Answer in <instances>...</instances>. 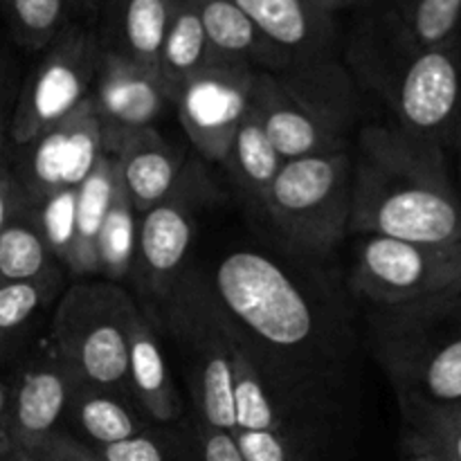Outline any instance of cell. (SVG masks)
Here are the masks:
<instances>
[{
    "mask_svg": "<svg viewBox=\"0 0 461 461\" xmlns=\"http://www.w3.org/2000/svg\"><path fill=\"white\" fill-rule=\"evenodd\" d=\"M349 232L417 243L461 241V196L439 144L401 126L358 133Z\"/></svg>",
    "mask_w": 461,
    "mask_h": 461,
    "instance_id": "cell-1",
    "label": "cell"
},
{
    "mask_svg": "<svg viewBox=\"0 0 461 461\" xmlns=\"http://www.w3.org/2000/svg\"><path fill=\"white\" fill-rule=\"evenodd\" d=\"M385 97L408 133L444 144L461 108V36L428 50L401 41L390 9L365 23L354 63Z\"/></svg>",
    "mask_w": 461,
    "mask_h": 461,
    "instance_id": "cell-2",
    "label": "cell"
},
{
    "mask_svg": "<svg viewBox=\"0 0 461 461\" xmlns=\"http://www.w3.org/2000/svg\"><path fill=\"white\" fill-rule=\"evenodd\" d=\"M252 106L284 160L342 153L356 122V86L331 57L300 61L257 72Z\"/></svg>",
    "mask_w": 461,
    "mask_h": 461,
    "instance_id": "cell-3",
    "label": "cell"
},
{
    "mask_svg": "<svg viewBox=\"0 0 461 461\" xmlns=\"http://www.w3.org/2000/svg\"><path fill=\"white\" fill-rule=\"evenodd\" d=\"M210 293L246 340H257L270 351L306 349L318 333L309 297L288 270L264 252H228L216 266Z\"/></svg>",
    "mask_w": 461,
    "mask_h": 461,
    "instance_id": "cell-4",
    "label": "cell"
},
{
    "mask_svg": "<svg viewBox=\"0 0 461 461\" xmlns=\"http://www.w3.org/2000/svg\"><path fill=\"white\" fill-rule=\"evenodd\" d=\"M138 311L115 282H79L52 318V354L84 385L129 394V327Z\"/></svg>",
    "mask_w": 461,
    "mask_h": 461,
    "instance_id": "cell-5",
    "label": "cell"
},
{
    "mask_svg": "<svg viewBox=\"0 0 461 461\" xmlns=\"http://www.w3.org/2000/svg\"><path fill=\"white\" fill-rule=\"evenodd\" d=\"M351 183L349 151L284 160L259 210L288 246L327 255L349 232Z\"/></svg>",
    "mask_w": 461,
    "mask_h": 461,
    "instance_id": "cell-6",
    "label": "cell"
},
{
    "mask_svg": "<svg viewBox=\"0 0 461 461\" xmlns=\"http://www.w3.org/2000/svg\"><path fill=\"white\" fill-rule=\"evenodd\" d=\"M381 356L401 403L446 408L461 401V297L394 309L381 331Z\"/></svg>",
    "mask_w": 461,
    "mask_h": 461,
    "instance_id": "cell-7",
    "label": "cell"
},
{
    "mask_svg": "<svg viewBox=\"0 0 461 461\" xmlns=\"http://www.w3.org/2000/svg\"><path fill=\"white\" fill-rule=\"evenodd\" d=\"M351 288L387 311L459 300L461 241L365 237L351 266Z\"/></svg>",
    "mask_w": 461,
    "mask_h": 461,
    "instance_id": "cell-8",
    "label": "cell"
},
{
    "mask_svg": "<svg viewBox=\"0 0 461 461\" xmlns=\"http://www.w3.org/2000/svg\"><path fill=\"white\" fill-rule=\"evenodd\" d=\"M102 50L97 30L81 23H68L41 50L9 120V138L16 147L30 144L90 97Z\"/></svg>",
    "mask_w": 461,
    "mask_h": 461,
    "instance_id": "cell-9",
    "label": "cell"
},
{
    "mask_svg": "<svg viewBox=\"0 0 461 461\" xmlns=\"http://www.w3.org/2000/svg\"><path fill=\"white\" fill-rule=\"evenodd\" d=\"M171 322L192 358V392L198 426L234 432L232 329L210 286L187 282L171 293Z\"/></svg>",
    "mask_w": 461,
    "mask_h": 461,
    "instance_id": "cell-10",
    "label": "cell"
},
{
    "mask_svg": "<svg viewBox=\"0 0 461 461\" xmlns=\"http://www.w3.org/2000/svg\"><path fill=\"white\" fill-rule=\"evenodd\" d=\"M257 72L216 54L176 90L171 104L203 160L223 165L239 124L252 108Z\"/></svg>",
    "mask_w": 461,
    "mask_h": 461,
    "instance_id": "cell-11",
    "label": "cell"
},
{
    "mask_svg": "<svg viewBox=\"0 0 461 461\" xmlns=\"http://www.w3.org/2000/svg\"><path fill=\"white\" fill-rule=\"evenodd\" d=\"M21 149L23 156L12 171L27 205H34L57 189L79 187L106 151L90 97L66 120Z\"/></svg>",
    "mask_w": 461,
    "mask_h": 461,
    "instance_id": "cell-12",
    "label": "cell"
},
{
    "mask_svg": "<svg viewBox=\"0 0 461 461\" xmlns=\"http://www.w3.org/2000/svg\"><path fill=\"white\" fill-rule=\"evenodd\" d=\"M90 102L102 126L104 149L115 156L126 140L153 129L171 97L156 68L102 50Z\"/></svg>",
    "mask_w": 461,
    "mask_h": 461,
    "instance_id": "cell-13",
    "label": "cell"
},
{
    "mask_svg": "<svg viewBox=\"0 0 461 461\" xmlns=\"http://www.w3.org/2000/svg\"><path fill=\"white\" fill-rule=\"evenodd\" d=\"M198 169H187L169 198L144 212L138 225L135 261L149 293L171 297L196 234V203L203 196Z\"/></svg>",
    "mask_w": 461,
    "mask_h": 461,
    "instance_id": "cell-14",
    "label": "cell"
},
{
    "mask_svg": "<svg viewBox=\"0 0 461 461\" xmlns=\"http://www.w3.org/2000/svg\"><path fill=\"white\" fill-rule=\"evenodd\" d=\"M77 387L79 381L75 374L52 351L48 358L23 369L21 376L12 383V399L0 444L25 450L50 432L59 430Z\"/></svg>",
    "mask_w": 461,
    "mask_h": 461,
    "instance_id": "cell-15",
    "label": "cell"
},
{
    "mask_svg": "<svg viewBox=\"0 0 461 461\" xmlns=\"http://www.w3.org/2000/svg\"><path fill=\"white\" fill-rule=\"evenodd\" d=\"M295 63L331 57L336 18L315 0H234Z\"/></svg>",
    "mask_w": 461,
    "mask_h": 461,
    "instance_id": "cell-16",
    "label": "cell"
},
{
    "mask_svg": "<svg viewBox=\"0 0 461 461\" xmlns=\"http://www.w3.org/2000/svg\"><path fill=\"white\" fill-rule=\"evenodd\" d=\"M115 160L122 187L138 214L169 198L185 174L183 156L158 133L156 126L126 140Z\"/></svg>",
    "mask_w": 461,
    "mask_h": 461,
    "instance_id": "cell-17",
    "label": "cell"
},
{
    "mask_svg": "<svg viewBox=\"0 0 461 461\" xmlns=\"http://www.w3.org/2000/svg\"><path fill=\"white\" fill-rule=\"evenodd\" d=\"M178 0H102V48L142 66L156 68L162 41Z\"/></svg>",
    "mask_w": 461,
    "mask_h": 461,
    "instance_id": "cell-18",
    "label": "cell"
},
{
    "mask_svg": "<svg viewBox=\"0 0 461 461\" xmlns=\"http://www.w3.org/2000/svg\"><path fill=\"white\" fill-rule=\"evenodd\" d=\"M216 54L261 72H282L293 59L279 50L234 0H189Z\"/></svg>",
    "mask_w": 461,
    "mask_h": 461,
    "instance_id": "cell-19",
    "label": "cell"
},
{
    "mask_svg": "<svg viewBox=\"0 0 461 461\" xmlns=\"http://www.w3.org/2000/svg\"><path fill=\"white\" fill-rule=\"evenodd\" d=\"M129 392L151 421L174 423L180 417V399L165 351L140 306L129 327Z\"/></svg>",
    "mask_w": 461,
    "mask_h": 461,
    "instance_id": "cell-20",
    "label": "cell"
},
{
    "mask_svg": "<svg viewBox=\"0 0 461 461\" xmlns=\"http://www.w3.org/2000/svg\"><path fill=\"white\" fill-rule=\"evenodd\" d=\"M66 417L77 428L79 439L93 448L117 444L149 430L147 417L135 412L122 392L102 390L84 383L77 387Z\"/></svg>",
    "mask_w": 461,
    "mask_h": 461,
    "instance_id": "cell-21",
    "label": "cell"
},
{
    "mask_svg": "<svg viewBox=\"0 0 461 461\" xmlns=\"http://www.w3.org/2000/svg\"><path fill=\"white\" fill-rule=\"evenodd\" d=\"M117 185V160L104 151L88 178L77 187L75 241L66 268L72 275H97V237Z\"/></svg>",
    "mask_w": 461,
    "mask_h": 461,
    "instance_id": "cell-22",
    "label": "cell"
},
{
    "mask_svg": "<svg viewBox=\"0 0 461 461\" xmlns=\"http://www.w3.org/2000/svg\"><path fill=\"white\" fill-rule=\"evenodd\" d=\"M228 320V318H225ZM232 329V403H234V432L286 430L275 408L270 385L259 367V360L252 354L246 338Z\"/></svg>",
    "mask_w": 461,
    "mask_h": 461,
    "instance_id": "cell-23",
    "label": "cell"
},
{
    "mask_svg": "<svg viewBox=\"0 0 461 461\" xmlns=\"http://www.w3.org/2000/svg\"><path fill=\"white\" fill-rule=\"evenodd\" d=\"M214 57L216 52L194 5L189 0H178L158 59V72L165 81L169 97L174 99L176 90Z\"/></svg>",
    "mask_w": 461,
    "mask_h": 461,
    "instance_id": "cell-24",
    "label": "cell"
},
{
    "mask_svg": "<svg viewBox=\"0 0 461 461\" xmlns=\"http://www.w3.org/2000/svg\"><path fill=\"white\" fill-rule=\"evenodd\" d=\"M223 165L230 169L239 189L252 203L259 205L268 185L273 183L277 171L282 169L284 158L279 156L277 149L270 142L268 133L264 129V122H261L255 106L250 108V113L239 124Z\"/></svg>",
    "mask_w": 461,
    "mask_h": 461,
    "instance_id": "cell-25",
    "label": "cell"
},
{
    "mask_svg": "<svg viewBox=\"0 0 461 461\" xmlns=\"http://www.w3.org/2000/svg\"><path fill=\"white\" fill-rule=\"evenodd\" d=\"M392 21L401 41L412 50H428L457 39L461 0H394Z\"/></svg>",
    "mask_w": 461,
    "mask_h": 461,
    "instance_id": "cell-26",
    "label": "cell"
},
{
    "mask_svg": "<svg viewBox=\"0 0 461 461\" xmlns=\"http://www.w3.org/2000/svg\"><path fill=\"white\" fill-rule=\"evenodd\" d=\"M138 252V212L126 196L117 176L115 194L97 237V273L108 282H122L131 275Z\"/></svg>",
    "mask_w": 461,
    "mask_h": 461,
    "instance_id": "cell-27",
    "label": "cell"
},
{
    "mask_svg": "<svg viewBox=\"0 0 461 461\" xmlns=\"http://www.w3.org/2000/svg\"><path fill=\"white\" fill-rule=\"evenodd\" d=\"M52 259L25 205L0 234V284L52 277Z\"/></svg>",
    "mask_w": 461,
    "mask_h": 461,
    "instance_id": "cell-28",
    "label": "cell"
},
{
    "mask_svg": "<svg viewBox=\"0 0 461 461\" xmlns=\"http://www.w3.org/2000/svg\"><path fill=\"white\" fill-rule=\"evenodd\" d=\"M57 288V275L34 282L0 284V358L21 340L32 327L36 315L52 300Z\"/></svg>",
    "mask_w": 461,
    "mask_h": 461,
    "instance_id": "cell-29",
    "label": "cell"
},
{
    "mask_svg": "<svg viewBox=\"0 0 461 461\" xmlns=\"http://www.w3.org/2000/svg\"><path fill=\"white\" fill-rule=\"evenodd\" d=\"M14 39L27 50H45L68 25V0H0Z\"/></svg>",
    "mask_w": 461,
    "mask_h": 461,
    "instance_id": "cell-30",
    "label": "cell"
},
{
    "mask_svg": "<svg viewBox=\"0 0 461 461\" xmlns=\"http://www.w3.org/2000/svg\"><path fill=\"white\" fill-rule=\"evenodd\" d=\"M412 428L414 453L435 455L441 461H461V414L435 405L403 403Z\"/></svg>",
    "mask_w": 461,
    "mask_h": 461,
    "instance_id": "cell-31",
    "label": "cell"
},
{
    "mask_svg": "<svg viewBox=\"0 0 461 461\" xmlns=\"http://www.w3.org/2000/svg\"><path fill=\"white\" fill-rule=\"evenodd\" d=\"M27 212L54 259L63 261L66 266L75 241L77 187L57 189L34 205H27Z\"/></svg>",
    "mask_w": 461,
    "mask_h": 461,
    "instance_id": "cell-32",
    "label": "cell"
},
{
    "mask_svg": "<svg viewBox=\"0 0 461 461\" xmlns=\"http://www.w3.org/2000/svg\"><path fill=\"white\" fill-rule=\"evenodd\" d=\"M95 450L102 455L104 461H196V444L189 453H185L169 435L151 428L124 441Z\"/></svg>",
    "mask_w": 461,
    "mask_h": 461,
    "instance_id": "cell-33",
    "label": "cell"
},
{
    "mask_svg": "<svg viewBox=\"0 0 461 461\" xmlns=\"http://www.w3.org/2000/svg\"><path fill=\"white\" fill-rule=\"evenodd\" d=\"M232 437L246 461H306V455L288 430H237Z\"/></svg>",
    "mask_w": 461,
    "mask_h": 461,
    "instance_id": "cell-34",
    "label": "cell"
},
{
    "mask_svg": "<svg viewBox=\"0 0 461 461\" xmlns=\"http://www.w3.org/2000/svg\"><path fill=\"white\" fill-rule=\"evenodd\" d=\"M25 453L41 461H104L93 446L61 428L25 448Z\"/></svg>",
    "mask_w": 461,
    "mask_h": 461,
    "instance_id": "cell-35",
    "label": "cell"
},
{
    "mask_svg": "<svg viewBox=\"0 0 461 461\" xmlns=\"http://www.w3.org/2000/svg\"><path fill=\"white\" fill-rule=\"evenodd\" d=\"M194 444H196V461H246L230 432L198 426Z\"/></svg>",
    "mask_w": 461,
    "mask_h": 461,
    "instance_id": "cell-36",
    "label": "cell"
},
{
    "mask_svg": "<svg viewBox=\"0 0 461 461\" xmlns=\"http://www.w3.org/2000/svg\"><path fill=\"white\" fill-rule=\"evenodd\" d=\"M27 205L25 196L21 192L16 176H14L12 167L0 165V234H3L5 225Z\"/></svg>",
    "mask_w": 461,
    "mask_h": 461,
    "instance_id": "cell-37",
    "label": "cell"
},
{
    "mask_svg": "<svg viewBox=\"0 0 461 461\" xmlns=\"http://www.w3.org/2000/svg\"><path fill=\"white\" fill-rule=\"evenodd\" d=\"M7 106H5V81H3V63H0V165H3V151H5V140H7Z\"/></svg>",
    "mask_w": 461,
    "mask_h": 461,
    "instance_id": "cell-38",
    "label": "cell"
},
{
    "mask_svg": "<svg viewBox=\"0 0 461 461\" xmlns=\"http://www.w3.org/2000/svg\"><path fill=\"white\" fill-rule=\"evenodd\" d=\"M68 5H70V12L95 18L99 14V5H102V0H68Z\"/></svg>",
    "mask_w": 461,
    "mask_h": 461,
    "instance_id": "cell-39",
    "label": "cell"
},
{
    "mask_svg": "<svg viewBox=\"0 0 461 461\" xmlns=\"http://www.w3.org/2000/svg\"><path fill=\"white\" fill-rule=\"evenodd\" d=\"M9 399H12V383H5V381H0V437H3V428H5V421H7Z\"/></svg>",
    "mask_w": 461,
    "mask_h": 461,
    "instance_id": "cell-40",
    "label": "cell"
},
{
    "mask_svg": "<svg viewBox=\"0 0 461 461\" xmlns=\"http://www.w3.org/2000/svg\"><path fill=\"white\" fill-rule=\"evenodd\" d=\"M0 461H41V459L32 457L30 453H25V450H21V448L0 444Z\"/></svg>",
    "mask_w": 461,
    "mask_h": 461,
    "instance_id": "cell-41",
    "label": "cell"
},
{
    "mask_svg": "<svg viewBox=\"0 0 461 461\" xmlns=\"http://www.w3.org/2000/svg\"><path fill=\"white\" fill-rule=\"evenodd\" d=\"M315 3L320 5V7H324L327 12H338V9L342 7H349V5H356L358 0H315Z\"/></svg>",
    "mask_w": 461,
    "mask_h": 461,
    "instance_id": "cell-42",
    "label": "cell"
},
{
    "mask_svg": "<svg viewBox=\"0 0 461 461\" xmlns=\"http://www.w3.org/2000/svg\"><path fill=\"white\" fill-rule=\"evenodd\" d=\"M453 140H455V147H457V149H459V153H461V108H459V115H457V122H455Z\"/></svg>",
    "mask_w": 461,
    "mask_h": 461,
    "instance_id": "cell-43",
    "label": "cell"
},
{
    "mask_svg": "<svg viewBox=\"0 0 461 461\" xmlns=\"http://www.w3.org/2000/svg\"><path fill=\"white\" fill-rule=\"evenodd\" d=\"M408 461H441V459H437L435 455H428V453H414Z\"/></svg>",
    "mask_w": 461,
    "mask_h": 461,
    "instance_id": "cell-44",
    "label": "cell"
},
{
    "mask_svg": "<svg viewBox=\"0 0 461 461\" xmlns=\"http://www.w3.org/2000/svg\"><path fill=\"white\" fill-rule=\"evenodd\" d=\"M446 408H448V410H453V412L461 414V401H457V403H453V405H446Z\"/></svg>",
    "mask_w": 461,
    "mask_h": 461,
    "instance_id": "cell-45",
    "label": "cell"
},
{
    "mask_svg": "<svg viewBox=\"0 0 461 461\" xmlns=\"http://www.w3.org/2000/svg\"><path fill=\"white\" fill-rule=\"evenodd\" d=\"M459 174H461V167H459Z\"/></svg>",
    "mask_w": 461,
    "mask_h": 461,
    "instance_id": "cell-46",
    "label": "cell"
}]
</instances>
